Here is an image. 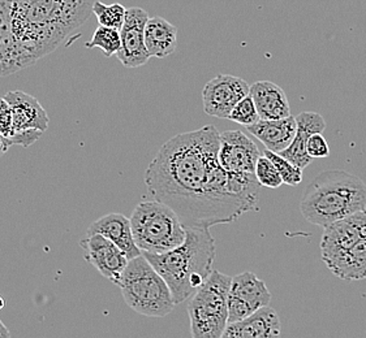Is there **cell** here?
<instances>
[{
    "mask_svg": "<svg viewBox=\"0 0 366 338\" xmlns=\"http://www.w3.org/2000/svg\"><path fill=\"white\" fill-rule=\"evenodd\" d=\"M296 123H297V130L292 143L279 154L285 156L295 165L300 167L301 169H305L312 163V158L309 156L307 151L308 140L310 135H313L315 133L325 132L326 123L320 113L310 112V111L301 112L300 115H297Z\"/></svg>",
    "mask_w": 366,
    "mask_h": 338,
    "instance_id": "cell-15",
    "label": "cell"
},
{
    "mask_svg": "<svg viewBox=\"0 0 366 338\" xmlns=\"http://www.w3.org/2000/svg\"><path fill=\"white\" fill-rule=\"evenodd\" d=\"M365 208V183L342 169H330L315 176L300 200L302 217L322 228Z\"/></svg>",
    "mask_w": 366,
    "mask_h": 338,
    "instance_id": "cell-4",
    "label": "cell"
},
{
    "mask_svg": "<svg viewBox=\"0 0 366 338\" xmlns=\"http://www.w3.org/2000/svg\"><path fill=\"white\" fill-rule=\"evenodd\" d=\"M149 20L147 11L139 7L128 8L123 26L120 28L122 46L117 59L125 68L145 66L152 58L145 43V26Z\"/></svg>",
    "mask_w": 366,
    "mask_h": 338,
    "instance_id": "cell-9",
    "label": "cell"
},
{
    "mask_svg": "<svg viewBox=\"0 0 366 338\" xmlns=\"http://www.w3.org/2000/svg\"><path fill=\"white\" fill-rule=\"evenodd\" d=\"M0 133L8 140L14 134V112L4 96L0 98Z\"/></svg>",
    "mask_w": 366,
    "mask_h": 338,
    "instance_id": "cell-27",
    "label": "cell"
},
{
    "mask_svg": "<svg viewBox=\"0 0 366 338\" xmlns=\"http://www.w3.org/2000/svg\"><path fill=\"white\" fill-rule=\"evenodd\" d=\"M229 295L248 303L254 311L269 306L271 302L270 292L264 281L252 272L240 273L232 277Z\"/></svg>",
    "mask_w": 366,
    "mask_h": 338,
    "instance_id": "cell-19",
    "label": "cell"
},
{
    "mask_svg": "<svg viewBox=\"0 0 366 338\" xmlns=\"http://www.w3.org/2000/svg\"><path fill=\"white\" fill-rule=\"evenodd\" d=\"M93 14L96 15L99 25L120 29L124 24L127 9L120 3L104 4L101 0H97L93 7Z\"/></svg>",
    "mask_w": 366,
    "mask_h": 338,
    "instance_id": "cell-22",
    "label": "cell"
},
{
    "mask_svg": "<svg viewBox=\"0 0 366 338\" xmlns=\"http://www.w3.org/2000/svg\"><path fill=\"white\" fill-rule=\"evenodd\" d=\"M250 96L262 120H279L291 116V107L285 90L271 81L254 82L250 86Z\"/></svg>",
    "mask_w": 366,
    "mask_h": 338,
    "instance_id": "cell-17",
    "label": "cell"
},
{
    "mask_svg": "<svg viewBox=\"0 0 366 338\" xmlns=\"http://www.w3.org/2000/svg\"><path fill=\"white\" fill-rule=\"evenodd\" d=\"M264 154L270 159L271 162L275 164V167L279 170L283 184L290 185V186H296L302 183V170L300 167L295 165L293 163L290 162L285 156L274 153L271 150H264Z\"/></svg>",
    "mask_w": 366,
    "mask_h": 338,
    "instance_id": "cell-23",
    "label": "cell"
},
{
    "mask_svg": "<svg viewBox=\"0 0 366 338\" xmlns=\"http://www.w3.org/2000/svg\"><path fill=\"white\" fill-rule=\"evenodd\" d=\"M247 130L261 140L264 148L274 153L286 150L296 135L297 123L292 115L279 120H259L253 126H247Z\"/></svg>",
    "mask_w": 366,
    "mask_h": 338,
    "instance_id": "cell-16",
    "label": "cell"
},
{
    "mask_svg": "<svg viewBox=\"0 0 366 338\" xmlns=\"http://www.w3.org/2000/svg\"><path fill=\"white\" fill-rule=\"evenodd\" d=\"M145 43L152 58L164 59L176 51L177 28L162 17H149L145 26Z\"/></svg>",
    "mask_w": 366,
    "mask_h": 338,
    "instance_id": "cell-18",
    "label": "cell"
},
{
    "mask_svg": "<svg viewBox=\"0 0 366 338\" xmlns=\"http://www.w3.org/2000/svg\"><path fill=\"white\" fill-rule=\"evenodd\" d=\"M97 0H0V77L51 53L88 21Z\"/></svg>",
    "mask_w": 366,
    "mask_h": 338,
    "instance_id": "cell-2",
    "label": "cell"
},
{
    "mask_svg": "<svg viewBox=\"0 0 366 338\" xmlns=\"http://www.w3.org/2000/svg\"><path fill=\"white\" fill-rule=\"evenodd\" d=\"M307 151L312 159L329 158V143H327V140L323 137L322 133H315L313 135H310L308 143H307Z\"/></svg>",
    "mask_w": 366,
    "mask_h": 338,
    "instance_id": "cell-26",
    "label": "cell"
},
{
    "mask_svg": "<svg viewBox=\"0 0 366 338\" xmlns=\"http://www.w3.org/2000/svg\"><path fill=\"white\" fill-rule=\"evenodd\" d=\"M4 306H6V301H4V298L0 295V309H4Z\"/></svg>",
    "mask_w": 366,
    "mask_h": 338,
    "instance_id": "cell-30",
    "label": "cell"
},
{
    "mask_svg": "<svg viewBox=\"0 0 366 338\" xmlns=\"http://www.w3.org/2000/svg\"><path fill=\"white\" fill-rule=\"evenodd\" d=\"M249 93V85L240 77L218 74L202 88L204 111L212 118H228L234 106Z\"/></svg>",
    "mask_w": 366,
    "mask_h": 338,
    "instance_id": "cell-8",
    "label": "cell"
},
{
    "mask_svg": "<svg viewBox=\"0 0 366 338\" xmlns=\"http://www.w3.org/2000/svg\"><path fill=\"white\" fill-rule=\"evenodd\" d=\"M180 246L163 254H144L166 280L176 304L197 292L212 275L215 262V240L210 228L189 227Z\"/></svg>",
    "mask_w": 366,
    "mask_h": 338,
    "instance_id": "cell-3",
    "label": "cell"
},
{
    "mask_svg": "<svg viewBox=\"0 0 366 338\" xmlns=\"http://www.w3.org/2000/svg\"><path fill=\"white\" fill-rule=\"evenodd\" d=\"M232 277L212 271L188 306L193 338H220L228 324V295Z\"/></svg>",
    "mask_w": 366,
    "mask_h": 338,
    "instance_id": "cell-7",
    "label": "cell"
},
{
    "mask_svg": "<svg viewBox=\"0 0 366 338\" xmlns=\"http://www.w3.org/2000/svg\"><path fill=\"white\" fill-rule=\"evenodd\" d=\"M228 120L237 123L240 126H244L245 128L253 126V124H256L257 121L261 120L254 101H253L250 94L245 96V98H242V101L234 106V108L231 112Z\"/></svg>",
    "mask_w": 366,
    "mask_h": 338,
    "instance_id": "cell-25",
    "label": "cell"
},
{
    "mask_svg": "<svg viewBox=\"0 0 366 338\" xmlns=\"http://www.w3.org/2000/svg\"><path fill=\"white\" fill-rule=\"evenodd\" d=\"M257 180L261 186L270 188V189H278L279 186L283 185V180L279 173L275 164L271 162L270 159L262 154L257 160L256 170H254Z\"/></svg>",
    "mask_w": 366,
    "mask_h": 338,
    "instance_id": "cell-24",
    "label": "cell"
},
{
    "mask_svg": "<svg viewBox=\"0 0 366 338\" xmlns=\"http://www.w3.org/2000/svg\"><path fill=\"white\" fill-rule=\"evenodd\" d=\"M220 133L214 126L167 140L145 172L149 194L171 207L185 228H212L256 211L261 185L254 173L220 165Z\"/></svg>",
    "mask_w": 366,
    "mask_h": 338,
    "instance_id": "cell-1",
    "label": "cell"
},
{
    "mask_svg": "<svg viewBox=\"0 0 366 338\" xmlns=\"http://www.w3.org/2000/svg\"><path fill=\"white\" fill-rule=\"evenodd\" d=\"M261 156L254 140L242 130L220 133V165L229 173L245 175L254 173L258 158Z\"/></svg>",
    "mask_w": 366,
    "mask_h": 338,
    "instance_id": "cell-11",
    "label": "cell"
},
{
    "mask_svg": "<svg viewBox=\"0 0 366 338\" xmlns=\"http://www.w3.org/2000/svg\"><path fill=\"white\" fill-rule=\"evenodd\" d=\"M133 238L142 254H163L185 241L187 229L177 213L159 200L141 202L131 216Z\"/></svg>",
    "mask_w": 366,
    "mask_h": 338,
    "instance_id": "cell-6",
    "label": "cell"
},
{
    "mask_svg": "<svg viewBox=\"0 0 366 338\" xmlns=\"http://www.w3.org/2000/svg\"><path fill=\"white\" fill-rule=\"evenodd\" d=\"M11 142L8 140L7 137H4L1 133H0V156L6 154L8 151V148H11Z\"/></svg>",
    "mask_w": 366,
    "mask_h": 338,
    "instance_id": "cell-28",
    "label": "cell"
},
{
    "mask_svg": "<svg viewBox=\"0 0 366 338\" xmlns=\"http://www.w3.org/2000/svg\"><path fill=\"white\" fill-rule=\"evenodd\" d=\"M282 324L278 314L270 306L257 309L252 315L236 323L227 324L223 337L271 338L279 337Z\"/></svg>",
    "mask_w": 366,
    "mask_h": 338,
    "instance_id": "cell-13",
    "label": "cell"
},
{
    "mask_svg": "<svg viewBox=\"0 0 366 338\" xmlns=\"http://www.w3.org/2000/svg\"><path fill=\"white\" fill-rule=\"evenodd\" d=\"M85 260L94 265L104 279L117 284L122 277L129 259L119 246L99 233L86 235L80 242Z\"/></svg>",
    "mask_w": 366,
    "mask_h": 338,
    "instance_id": "cell-10",
    "label": "cell"
},
{
    "mask_svg": "<svg viewBox=\"0 0 366 338\" xmlns=\"http://www.w3.org/2000/svg\"><path fill=\"white\" fill-rule=\"evenodd\" d=\"M327 265L337 277L347 281L366 279V240L360 238L343 255L334 259Z\"/></svg>",
    "mask_w": 366,
    "mask_h": 338,
    "instance_id": "cell-20",
    "label": "cell"
},
{
    "mask_svg": "<svg viewBox=\"0 0 366 338\" xmlns=\"http://www.w3.org/2000/svg\"><path fill=\"white\" fill-rule=\"evenodd\" d=\"M117 285L128 307L139 315L164 317L175 307L166 280L157 272L144 254L129 260Z\"/></svg>",
    "mask_w": 366,
    "mask_h": 338,
    "instance_id": "cell-5",
    "label": "cell"
},
{
    "mask_svg": "<svg viewBox=\"0 0 366 338\" xmlns=\"http://www.w3.org/2000/svg\"><path fill=\"white\" fill-rule=\"evenodd\" d=\"M120 29L99 25L93 33L92 39L86 43V48H99L107 58H111L120 50Z\"/></svg>",
    "mask_w": 366,
    "mask_h": 338,
    "instance_id": "cell-21",
    "label": "cell"
},
{
    "mask_svg": "<svg viewBox=\"0 0 366 338\" xmlns=\"http://www.w3.org/2000/svg\"><path fill=\"white\" fill-rule=\"evenodd\" d=\"M4 98L11 104L14 112V134L11 138L15 134L26 130H41L44 133L47 130L50 118L42 104L38 102L37 98L21 90L9 91Z\"/></svg>",
    "mask_w": 366,
    "mask_h": 338,
    "instance_id": "cell-12",
    "label": "cell"
},
{
    "mask_svg": "<svg viewBox=\"0 0 366 338\" xmlns=\"http://www.w3.org/2000/svg\"><path fill=\"white\" fill-rule=\"evenodd\" d=\"M11 336V333L7 329V327L0 320V338H7Z\"/></svg>",
    "mask_w": 366,
    "mask_h": 338,
    "instance_id": "cell-29",
    "label": "cell"
},
{
    "mask_svg": "<svg viewBox=\"0 0 366 338\" xmlns=\"http://www.w3.org/2000/svg\"><path fill=\"white\" fill-rule=\"evenodd\" d=\"M94 233H99L104 235L106 238H109L124 251L125 255L129 260L142 254L133 238L131 219H128L122 213H109L94 221L89 227L86 235H94Z\"/></svg>",
    "mask_w": 366,
    "mask_h": 338,
    "instance_id": "cell-14",
    "label": "cell"
}]
</instances>
